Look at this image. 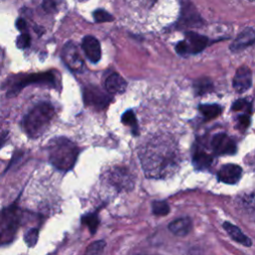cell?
I'll use <instances>...</instances> for the list:
<instances>
[{
	"instance_id": "obj_2",
	"label": "cell",
	"mask_w": 255,
	"mask_h": 255,
	"mask_svg": "<svg viewBox=\"0 0 255 255\" xmlns=\"http://www.w3.org/2000/svg\"><path fill=\"white\" fill-rule=\"evenodd\" d=\"M55 110L49 103H40L35 106L24 118L22 128L26 134L32 138L41 136L49 128Z\"/></svg>"
},
{
	"instance_id": "obj_32",
	"label": "cell",
	"mask_w": 255,
	"mask_h": 255,
	"mask_svg": "<svg viewBox=\"0 0 255 255\" xmlns=\"http://www.w3.org/2000/svg\"><path fill=\"white\" fill-rule=\"evenodd\" d=\"M78 1H85V0H78Z\"/></svg>"
},
{
	"instance_id": "obj_27",
	"label": "cell",
	"mask_w": 255,
	"mask_h": 255,
	"mask_svg": "<svg viewBox=\"0 0 255 255\" xmlns=\"http://www.w3.org/2000/svg\"><path fill=\"white\" fill-rule=\"evenodd\" d=\"M30 43H31V37L29 36L28 33H23L21 34L17 40H16V44H17V47L20 48V49H25L27 47L30 46Z\"/></svg>"
},
{
	"instance_id": "obj_19",
	"label": "cell",
	"mask_w": 255,
	"mask_h": 255,
	"mask_svg": "<svg viewBox=\"0 0 255 255\" xmlns=\"http://www.w3.org/2000/svg\"><path fill=\"white\" fill-rule=\"evenodd\" d=\"M194 89L198 95H204L212 91L213 85L208 78H201L194 82Z\"/></svg>"
},
{
	"instance_id": "obj_25",
	"label": "cell",
	"mask_w": 255,
	"mask_h": 255,
	"mask_svg": "<svg viewBox=\"0 0 255 255\" xmlns=\"http://www.w3.org/2000/svg\"><path fill=\"white\" fill-rule=\"evenodd\" d=\"M38 236H39V231L37 228H32L29 229L25 234H24V240L25 243L29 247H34L38 241Z\"/></svg>"
},
{
	"instance_id": "obj_1",
	"label": "cell",
	"mask_w": 255,
	"mask_h": 255,
	"mask_svg": "<svg viewBox=\"0 0 255 255\" xmlns=\"http://www.w3.org/2000/svg\"><path fill=\"white\" fill-rule=\"evenodd\" d=\"M139 156L142 169L147 177H166L172 174L178 166L177 148L168 139L151 140L142 148Z\"/></svg>"
},
{
	"instance_id": "obj_9",
	"label": "cell",
	"mask_w": 255,
	"mask_h": 255,
	"mask_svg": "<svg viewBox=\"0 0 255 255\" xmlns=\"http://www.w3.org/2000/svg\"><path fill=\"white\" fill-rule=\"evenodd\" d=\"M242 174V168L234 163H227L221 166L217 172L219 181L226 184H235L239 181Z\"/></svg>"
},
{
	"instance_id": "obj_8",
	"label": "cell",
	"mask_w": 255,
	"mask_h": 255,
	"mask_svg": "<svg viewBox=\"0 0 255 255\" xmlns=\"http://www.w3.org/2000/svg\"><path fill=\"white\" fill-rule=\"evenodd\" d=\"M252 86V72L246 67L242 66L237 69L233 78V88L237 93H244Z\"/></svg>"
},
{
	"instance_id": "obj_5",
	"label": "cell",
	"mask_w": 255,
	"mask_h": 255,
	"mask_svg": "<svg viewBox=\"0 0 255 255\" xmlns=\"http://www.w3.org/2000/svg\"><path fill=\"white\" fill-rule=\"evenodd\" d=\"M83 96L85 104L97 110H103L107 108L112 102V97L109 93H106L95 86L86 87L84 89Z\"/></svg>"
},
{
	"instance_id": "obj_31",
	"label": "cell",
	"mask_w": 255,
	"mask_h": 255,
	"mask_svg": "<svg viewBox=\"0 0 255 255\" xmlns=\"http://www.w3.org/2000/svg\"><path fill=\"white\" fill-rule=\"evenodd\" d=\"M16 27H17L18 30H20V31H25V30H26V27H27V24H26V22H25L24 19L19 18V19H17V21H16Z\"/></svg>"
},
{
	"instance_id": "obj_16",
	"label": "cell",
	"mask_w": 255,
	"mask_h": 255,
	"mask_svg": "<svg viewBox=\"0 0 255 255\" xmlns=\"http://www.w3.org/2000/svg\"><path fill=\"white\" fill-rule=\"evenodd\" d=\"M168 229L176 236H185L191 229V221L187 217L175 219L169 223Z\"/></svg>"
},
{
	"instance_id": "obj_17",
	"label": "cell",
	"mask_w": 255,
	"mask_h": 255,
	"mask_svg": "<svg viewBox=\"0 0 255 255\" xmlns=\"http://www.w3.org/2000/svg\"><path fill=\"white\" fill-rule=\"evenodd\" d=\"M192 160H193V164L196 168L204 169V168H207L210 166L213 158L209 153L198 149L194 152Z\"/></svg>"
},
{
	"instance_id": "obj_10",
	"label": "cell",
	"mask_w": 255,
	"mask_h": 255,
	"mask_svg": "<svg viewBox=\"0 0 255 255\" xmlns=\"http://www.w3.org/2000/svg\"><path fill=\"white\" fill-rule=\"evenodd\" d=\"M82 49L92 63H98L102 57L100 42L93 36H85L82 41Z\"/></svg>"
},
{
	"instance_id": "obj_3",
	"label": "cell",
	"mask_w": 255,
	"mask_h": 255,
	"mask_svg": "<svg viewBox=\"0 0 255 255\" xmlns=\"http://www.w3.org/2000/svg\"><path fill=\"white\" fill-rule=\"evenodd\" d=\"M79 148L66 137H57L49 144L50 162L59 170L67 171L71 169L78 158Z\"/></svg>"
},
{
	"instance_id": "obj_28",
	"label": "cell",
	"mask_w": 255,
	"mask_h": 255,
	"mask_svg": "<svg viewBox=\"0 0 255 255\" xmlns=\"http://www.w3.org/2000/svg\"><path fill=\"white\" fill-rule=\"evenodd\" d=\"M175 50L181 56H185V55L189 54L188 53V48H187V45H186L185 41L178 42V44L175 46Z\"/></svg>"
},
{
	"instance_id": "obj_22",
	"label": "cell",
	"mask_w": 255,
	"mask_h": 255,
	"mask_svg": "<svg viewBox=\"0 0 255 255\" xmlns=\"http://www.w3.org/2000/svg\"><path fill=\"white\" fill-rule=\"evenodd\" d=\"M152 212L156 215H166L169 212V205L166 201L155 200L152 202Z\"/></svg>"
},
{
	"instance_id": "obj_6",
	"label": "cell",
	"mask_w": 255,
	"mask_h": 255,
	"mask_svg": "<svg viewBox=\"0 0 255 255\" xmlns=\"http://www.w3.org/2000/svg\"><path fill=\"white\" fill-rule=\"evenodd\" d=\"M211 146L213 151L218 155L234 154L237 149L234 140L224 132L216 133L213 136L211 140Z\"/></svg>"
},
{
	"instance_id": "obj_34",
	"label": "cell",
	"mask_w": 255,
	"mask_h": 255,
	"mask_svg": "<svg viewBox=\"0 0 255 255\" xmlns=\"http://www.w3.org/2000/svg\"><path fill=\"white\" fill-rule=\"evenodd\" d=\"M0 237H1V235H0Z\"/></svg>"
},
{
	"instance_id": "obj_15",
	"label": "cell",
	"mask_w": 255,
	"mask_h": 255,
	"mask_svg": "<svg viewBox=\"0 0 255 255\" xmlns=\"http://www.w3.org/2000/svg\"><path fill=\"white\" fill-rule=\"evenodd\" d=\"M223 228L226 230V232L228 233V235L233 239L235 240L236 242L246 246V247H250L252 245V241L251 239L246 236L237 226L233 225L232 223L230 222H224L223 223Z\"/></svg>"
},
{
	"instance_id": "obj_23",
	"label": "cell",
	"mask_w": 255,
	"mask_h": 255,
	"mask_svg": "<svg viewBox=\"0 0 255 255\" xmlns=\"http://www.w3.org/2000/svg\"><path fill=\"white\" fill-rule=\"evenodd\" d=\"M122 122L123 124H125L126 126H129L132 128L133 132L135 133L137 131V123H136V119L135 116L133 114V112L131 110L127 111L123 117H122Z\"/></svg>"
},
{
	"instance_id": "obj_21",
	"label": "cell",
	"mask_w": 255,
	"mask_h": 255,
	"mask_svg": "<svg viewBox=\"0 0 255 255\" xmlns=\"http://www.w3.org/2000/svg\"><path fill=\"white\" fill-rule=\"evenodd\" d=\"M105 246H106V242L104 240L95 241L87 247L85 251V255H101L104 251Z\"/></svg>"
},
{
	"instance_id": "obj_20",
	"label": "cell",
	"mask_w": 255,
	"mask_h": 255,
	"mask_svg": "<svg viewBox=\"0 0 255 255\" xmlns=\"http://www.w3.org/2000/svg\"><path fill=\"white\" fill-rule=\"evenodd\" d=\"M82 222L88 226L91 233L94 234L99 225V218L97 213H90L82 218Z\"/></svg>"
},
{
	"instance_id": "obj_7",
	"label": "cell",
	"mask_w": 255,
	"mask_h": 255,
	"mask_svg": "<svg viewBox=\"0 0 255 255\" xmlns=\"http://www.w3.org/2000/svg\"><path fill=\"white\" fill-rule=\"evenodd\" d=\"M63 59L66 65L73 71L79 72L84 67V62L74 43H67L65 45L63 49Z\"/></svg>"
},
{
	"instance_id": "obj_30",
	"label": "cell",
	"mask_w": 255,
	"mask_h": 255,
	"mask_svg": "<svg viewBox=\"0 0 255 255\" xmlns=\"http://www.w3.org/2000/svg\"><path fill=\"white\" fill-rule=\"evenodd\" d=\"M246 106H248V103L244 99L237 100L233 105H232V110L233 111H240L244 109Z\"/></svg>"
},
{
	"instance_id": "obj_11",
	"label": "cell",
	"mask_w": 255,
	"mask_h": 255,
	"mask_svg": "<svg viewBox=\"0 0 255 255\" xmlns=\"http://www.w3.org/2000/svg\"><path fill=\"white\" fill-rule=\"evenodd\" d=\"M111 182L120 190L130 189L133 186V179L129 172L125 168H116L111 171Z\"/></svg>"
},
{
	"instance_id": "obj_13",
	"label": "cell",
	"mask_w": 255,
	"mask_h": 255,
	"mask_svg": "<svg viewBox=\"0 0 255 255\" xmlns=\"http://www.w3.org/2000/svg\"><path fill=\"white\" fill-rule=\"evenodd\" d=\"M186 45L188 48L189 54H197L200 53L207 46L208 39L205 36L197 34L195 32L189 31L185 33Z\"/></svg>"
},
{
	"instance_id": "obj_18",
	"label": "cell",
	"mask_w": 255,
	"mask_h": 255,
	"mask_svg": "<svg viewBox=\"0 0 255 255\" xmlns=\"http://www.w3.org/2000/svg\"><path fill=\"white\" fill-rule=\"evenodd\" d=\"M199 112L203 115V117L207 120H211L214 118H217L221 112L222 109L219 105L215 104H204V105H199L198 106Z\"/></svg>"
},
{
	"instance_id": "obj_29",
	"label": "cell",
	"mask_w": 255,
	"mask_h": 255,
	"mask_svg": "<svg viewBox=\"0 0 255 255\" xmlns=\"http://www.w3.org/2000/svg\"><path fill=\"white\" fill-rule=\"evenodd\" d=\"M238 124H239V128L245 129L246 128H248L249 124H250V117L249 115H242L238 118Z\"/></svg>"
},
{
	"instance_id": "obj_26",
	"label": "cell",
	"mask_w": 255,
	"mask_h": 255,
	"mask_svg": "<svg viewBox=\"0 0 255 255\" xmlns=\"http://www.w3.org/2000/svg\"><path fill=\"white\" fill-rule=\"evenodd\" d=\"M94 19L98 23H104V22H111L114 20V17L107 11L103 9H98L94 12Z\"/></svg>"
},
{
	"instance_id": "obj_4",
	"label": "cell",
	"mask_w": 255,
	"mask_h": 255,
	"mask_svg": "<svg viewBox=\"0 0 255 255\" xmlns=\"http://www.w3.org/2000/svg\"><path fill=\"white\" fill-rule=\"evenodd\" d=\"M31 84H46V85H54L55 77L52 73H40V74H32L26 77L19 78L11 83L10 88L8 89V97H14L20 93V91Z\"/></svg>"
},
{
	"instance_id": "obj_14",
	"label": "cell",
	"mask_w": 255,
	"mask_h": 255,
	"mask_svg": "<svg viewBox=\"0 0 255 255\" xmlns=\"http://www.w3.org/2000/svg\"><path fill=\"white\" fill-rule=\"evenodd\" d=\"M127 82L126 80L119 75L118 73H113L105 81V88L106 91L110 95H117V94H122L126 91L127 89Z\"/></svg>"
},
{
	"instance_id": "obj_33",
	"label": "cell",
	"mask_w": 255,
	"mask_h": 255,
	"mask_svg": "<svg viewBox=\"0 0 255 255\" xmlns=\"http://www.w3.org/2000/svg\"><path fill=\"white\" fill-rule=\"evenodd\" d=\"M249 1H254V0H249Z\"/></svg>"
},
{
	"instance_id": "obj_12",
	"label": "cell",
	"mask_w": 255,
	"mask_h": 255,
	"mask_svg": "<svg viewBox=\"0 0 255 255\" xmlns=\"http://www.w3.org/2000/svg\"><path fill=\"white\" fill-rule=\"evenodd\" d=\"M255 40V32L252 27L245 28L230 45V50L232 52H239L245 48L251 46Z\"/></svg>"
},
{
	"instance_id": "obj_24",
	"label": "cell",
	"mask_w": 255,
	"mask_h": 255,
	"mask_svg": "<svg viewBox=\"0 0 255 255\" xmlns=\"http://www.w3.org/2000/svg\"><path fill=\"white\" fill-rule=\"evenodd\" d=\"M64 0H43V9L48 13H56L62 6Z\"/></svg>"
}]
</instances>
